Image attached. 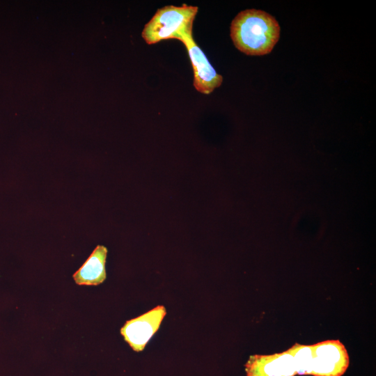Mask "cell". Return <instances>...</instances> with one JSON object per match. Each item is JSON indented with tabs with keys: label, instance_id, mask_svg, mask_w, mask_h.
<instances>
[{
	"label": "cell",
	"instance_id": "obj_6",
	"mask_svg": "<svg viewBox=\"0 0 376 376\" xmlns=\"http://www.w3.org/2000/svg\"><path fill=\"white\" fill-rule=\"evenodd\" d=\"M246 376H295V359L289 350L272 355H252L245 364Z\"/></svg>",
	"mask_w": 376,
	"mask_h": 376
},
{
	"label": "cell",
	"instance_id": "obj_5",
	"mask_svg": "<svg viewBox=\"0 0 376 376\" xmlns=\"http://www.w3.org/2000/svg\"><path fill=\"white\" fill-rule=\"evenodd\" d=\"M185 46L194 72L193 84L197 91L210 94L223 82V77L212 66L205 53L196 43L192 36L181 41Z\"/></svg>",
	"mask_w": 376,
	"mask_h": 376
},
{
	"label": "cell",
	"instance_id": "obj_4",
	"mask_svg": "<svg viewBox=\"0 0 376 376\" xmlns=\"http://www.w3.org/2000/svg\"><path fill=\"white\" fill-rule=\"evenodd\" d=\"M166 314L165 308L157 306L143 315L127 321L120 329V333L133 350L142 351L159 329Z\"/></svg>",
	"mask_w": 376,
	"mask_h": 376
},
{
	"label": "cell",
	"instance_id": "obj_7",
	"mask_svg": "<svg viewBox=\"0 0 376 376\" xmlns=\"http://www.w3.org/2000/svg\"><path fill=\"white\" fill-rule=\"evenodd\" d=\"M107 249L98 245L82 266L73 274L78 285H96L106 279L105 263Z\"/></svg>",
	"mask_w": 376,
	"mask_h": 376
},
{
	"label": "cell",
	"instance_id": "obj_2",
	"mask_svg": "<svg viewBox=\"0 0 376 376\" xmlns=\"http://www.w3.org/2000/svg\"><path fill=\"white\" fill-rule=\"evenodd\" d=\"M198 8L183 4L159 8L150 20L145 24L142 38L148 45L164 40L177 39L182 41L193 36V24Z\"/></svg>",
	"mask_w": 376,
	"mask_h": 376
},
{
	"label": "cell",
	"instance_id": "obj_3",
	"mask_svg": "<svg viewBox=\"0 0 376 376\" xmlns=\"http://www.w3.org/2000/svg\"><path fill=\"white\" fill-rule=\"evenodd\" d=\"M311 375L341 376L349 366L347 352L338 340L312 345Z\"/></svg>",
	"mask_w": 376,
	"mask_h": 376
},
{
	"label": "cell",
	"instance_id": "obj_1",
	"mask_svg": "<svg viewBox=\"0 0 376 376\" xmlns=\"http://www.w3.org/2000/svg\"><path fill=\"white\" fill-rule=\"evenodd\" d=\"M276 19L265 11L246 9L239 13L230 24V38L235 47L249 56L272 52L280 37Z\"/></svg>",
	"mask_w": 376,
	"mask_h": 376
}]
</instances>
